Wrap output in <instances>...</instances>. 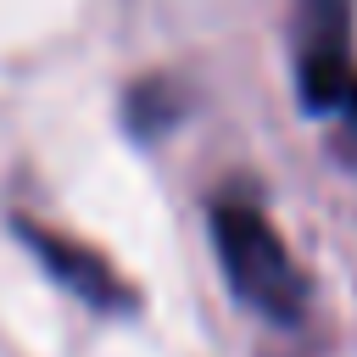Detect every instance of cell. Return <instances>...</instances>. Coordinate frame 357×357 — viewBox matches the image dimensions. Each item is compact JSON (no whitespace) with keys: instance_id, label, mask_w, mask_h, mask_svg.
Here are the masks:
<instances>
[{"instance_id":"6da1fadb","label":"cell","mask_w":357,"mask_h":357,"mask_svg":"<svg viewBox=\"0 0 357 357\" xmlns=\"http://www.w3.org/2000/svg\"><path fill=\"white\" fill-rule=\"evenodd\" d=\"M212 245L245 307H257L273 324H296L307 312V279L284 251L279 229L251 201H212Z\"/></svg>"},{"instance_id":"3957f363","label":"cell","mask_w":357,"mask_h":357,"mask_svg":"<svg viewBox=\"0 0 357 357\" xmlns=\"http://www.w3.org/2000/svg\"><path fill=\"white\" fill-rule=\"evenodd\" d=\"M17 234H22L28 251L50 268V279H61L78 301H89V307H100V312H128V307H134V290L117 279V268H112L100 251L78 245V240H67V234H56V229H39V223H28V218H17Z\"/></svg>"},{"instance_id":"7a4b0ae2","label":"cell","mask_w":357,"mask_h":357,"mask_svg":"<svg viewBox=\"0 0 357 357\" xmlns=\"http://www.w3.org/2000/svg\"><path fill=\"white\" fill-rule=\"evenodd\" d=\"M296 84L312 112L357 117L351 0H296Z\"/></svg>"}]
</instances>
